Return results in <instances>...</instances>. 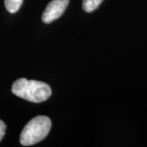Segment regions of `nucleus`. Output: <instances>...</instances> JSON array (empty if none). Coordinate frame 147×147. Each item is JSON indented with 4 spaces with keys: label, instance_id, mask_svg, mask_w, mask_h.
Returning <instances> with one entry per match:
<instances>
[{
    "label": "nucleus",
    "instance_id": "obj_5",
    "mask_svg": "<svg viewBox=\"0 0 147 147\" xmlns=\"http://www.w3.org/2000/svg\"><path fill=\"white\" fill-rule=\"evenodd\" d=\"M23 3V0H5L6 9L10 13H15L20 9L21 4Z\"/></svg>",
    "mask_w": 147,
    "mask_h": 147
},
{
    "label": "nucleus",
    "instance_id": "obj_4",
    "mask_svg": "<svg viewBox=\"0 0 147 147\" xmlns=\"http://www.w3.org/2000/svg\"><path fill=\"white\" fill-rule=\"evenodd\" d=\"M102 2L103 0H84L83 8L87 12H92L96 10Z\"/></svg>",
    "mask_w": 147,
    "mask_h": 147
},
{
    "label": "nucleus",
    "instance_id": "obj_3",
    "mask_svg": "<svg viewBox=\"0 0 147 147\" xmlns=\"http://www.w3.org/2000/svg\"><path fill=\"white\" fill-rule=\"evenodd\" d=\"M69 0H53L47 4L42 15V20L48 24L62 16L69 4Z\"/></svg>",
    "mask_w": 147,
    "mask_h": 147
},
{
    "label": "nucleus",
    "instance_id": "obj_6",
    "mask_svg": "<svg viewBox=\"0 0 147 147\" xmlns=\"http://www.w3.org/2000/svg\"><path fill=\"white\" fill-rule=\"evenodd\" d=\"M6 124L2 120H0V141L3 139V137L5 134Z\"/></svg>",
    "mask_w": 147,
    "mask_h": 147
},
{
    "label": "nucleus",
    "instance_id": "obj_2",
    "mask_svg": "<svg viewBox=\"0 0 147 147\" xmlns=\"http://www.w3.org/2000/svg\"><path fill=\"white\" fill-rule=\"evenodd\" d=\"M52 122L47 116H36L27 123L20 136L22 146H32L43 140L49 133Z\"/></svg>",
    "mask_w": 147,
    "mask_h": 147
},
{
    "label": "nucleus",
    "instance_id": "obj_1",
    "mask_svg": "<svg viewBox=\"0 0 147 147\" xmlns=\"http://www.w3.org/2000/svg\"><path fill=\"white\" fill-rule=\"evenodd\" d=\"M11 92L16 96L33 103H41L52 95V90L46 83L28 80L25 78L17 79L11 87Z\"/></svg>",
    "mask_w": 147,
    "mask_h": 147
}]
</instances>
